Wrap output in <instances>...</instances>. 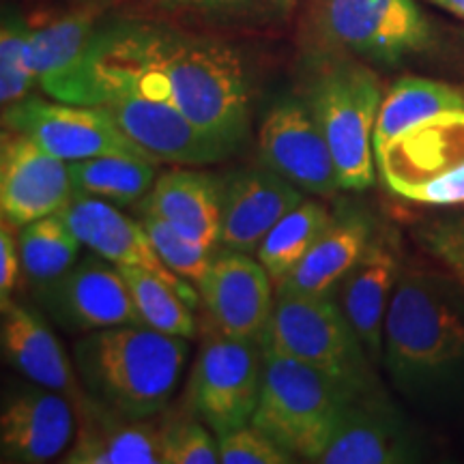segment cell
Masks as SVG:
<instances>
[{
    "mask_svg": "<svg viewBox=\"0 0 464 464\" xmlns=\"http://www.w3.org/2000/svg\"><path fill=\"white\" fill-rule=\"evenodd\" d=\"M95 97L131 89L170 102L208 138L235 150L249 130V73L241 52L216 34L133 15L97 24L84 50Z\"/></svg>",
    "mask_w": 464,
    "mask_h": 464,
    "instance_id": "6da1fadb",
    "label": "cell"
},
{
    "mask_svg": "<svg viewBox=\"0 0 464 464\" xmlns=\"http://www.w3.org/2000/svg\"><path fill=\"white\" fill-rule=\"evenodd\" d=\"M382 363L411 404L437 415L464 411V288L454 277L400 276L385 318Z\"/></svg>",
    "mask_w": 464,
    "mask_h": 464,
    "instance_id": "7a4b0ae2",
    "label": "cell"
},
{
    "mask_svg": "<svg viewBox=\"0 0 464 464\" xmlns=\"http://www.w3.org/2000/svg\"><path fill=\"white\" fill-rule=\"evenodd\" d=\"M188 355L185 338L147 324H119L73 342V365L86 396L130 420H150L166 409Z\"/></svg>",
    "mask_w": 464,
    "mask_h": 464,
    "instance_id": "3957f363",
    "label": "cell"
},
{
    "mask_svg": "<svg viewBox=\"0 0 464 464\" xmlns=\"http://www.w3.org/2000/svg\"><path fill=\"white\" fill-rule=\"evenodd\" d=\"M304 100L332 150L342 189L363 191L376 179L374 127L382 103L379 78L351 56L307 54Z\"/></svg>",
    "mask_w": 464,
    "mask_h": 464,
    "instance_id": "277c9868",
    "label": "cell"
},
{
    "mask_svg": "<svg viewBox=\"0 0 464 464\" xmlns=\"http://www.w3.org/2000/svg\"><path fill=\"white\" fill-rule=\"evenodd\" d=\"M265 353L297 359L351 393L379 387L359 335L334 295H277L263 340Z\"/></svg>",
    "mask_w": 464,
    "mask_h": 464,
    "instance_id": "5b68a950",
    "label": "cell"
},
{
    "mask_svg": "<svg viewBox=\"0 0 464 464\" xmlns=\"http://www.w3.org/2000/svg\"><path fill=\"white\" fill-rule=\"evenodd\" d=\"M314 56L398 65L432 45V24L415 0H314L305 24Z\"/></svg>",
    "mask_w": 464,
    "mask_h": 464,
    "instance_id": "8992f818",
    "label": "cell"
},
{
    "mask_svg": "<svg viewBox=\"0 0 464 464\" xmlns=\"http://www.w3.org/2000/svg\"><path fill=\"white\" fill-rule=\"evenodd\" d=\"M351 398L310 365L265 353L263 390L252 426L290 456L318 462L332 445Z\"/></svg>",
    "mask_w": 464,
    "mask_h": 464,
    "instance_id": "52a82bcc",
    "label": "cell"
},
{
    "mask_svg": "<svg viewBox=\"0 0 464 464\" xmlns=\"http://www.w3.org/2000/svg\"><path fill=\"white\" fill-rule=\"evenodd\" d=\"M374 158L385 188L400 198L430 207L464 205V110L421 121Z\"/></svg>",
    "mask_w": 464,
    "mask_h": 464,
    "instance_id": "ba28073f",
    "label": "cell"
},
{
    "mask_svg": "<svg viewBox=\"0 0 464 464\" xmlns=\"http://www.w3.org/2000/svg\"><path fill=\"white\" fill-rule=\"evenodd\" d=\"M260 342L230 338L207 321L188 385V409L224 437L252 423L263 390Z\"/></svg>",
    "mask_w": 464,
    "mask_h": 464,
    "instance_id": "9c48e42d",
    "label": "cell"
},
{
    "mask_svg": "<svg viewBox=\"0 0 464 464\" xmlns=\"http://www.w3.org/2000/svg\"><path fill=\"white\" fill-rule=\"evenodd\" d=\"M3 127L26 133L39 147L69 164L103 155L150 158L119 130L112 116L100 106L54 103L28 95L14 106L3 108Z\"/></svg>",
    "mask_w": 464,
    "mask_h": 464,
    "instance_id": "30bf717a",
    "label": "cell"
},
{
    "mask_svg": "<svg viewBox=\"0 0 464 464\" xmlns=\"http://www.w3.org/2000/svg\"><path fill=\"white\" fill-rule=\"evenodd\" d=\"M258 161L304 194L332 198L342 189L332 150L304 97H282L265 114Z\"/></svg>",
    "mask_w": 464,
    "mask_h": 464,
    "instance_id": "8fae6325",
    "label": "cell"
},
{
    "mask_svg": "<svg viewBox=\"0 0 464 464\" xmlns=\"http://www.w3.org/2000/svg\"><path fill=\"white\" fill-rule=\"evenodd\" d=\"M34 297L63 332L82 335L119 324H142L119 266L91 252Z\"/></svg>",
    "mask_w": 464,
    "mask_h": 464,
    "instance_id": "7c38bea8",
    "label": "cell"
},
{
    "mask_svg": "<svg viewBox=\"0 0 464 464\" xmlns=\"http://www.w3.org/2000/svg\"><path fill=\"white\" fill-rule=\"evenodd\" d=\"M95 106L106 110L119 130L155 161L216 164L230 150L200 131L177 106L131 89L103 92Z\"/></svg>",
    "mask_w": 464,
    "mask_h": 464,
    "instance_id": "4fadbf2b",
    "label": "cell"
},
{
    "mask_svg": "<svg viewBox=\"0 0 464 464\" xmlns=\"http://www.w3.org/2000/svg\"><path fill=\"white\" fill-rule=\"evenodd\" d=\"M75 194L69 161L39 147L26 133L3 127L0 208L15 228L61 211Z\"/></svg>",
    "mask_w": 464,
    "mask_h": 464,
    "instance_id": "5bb4252c",
    "label": "cell"
},
{
    "mask_svg": "<svg viewBox=\"0 0 464 464\" xmlns=\"http://www.w3.org/2000/svg\"><path fill=\"white\" fill-rule=\"evenodd\" d=\"M73 400L24 379L3 393L0 460L44 464L65 456L75 437Z\"/></svg>",
    "mask_w": 464,
    "mask_h": 464,
    "instance_id": "9a60e30c",
    "label": "cell"
},
{
    "mask_svg": "<svg viewBox=\"0 0 464 464\" xmlns=\"http://www.w3.org/2000/svg\"><path fill=\"white\" fill-rule=\"evenodd\" d=\"M207 321L230 338L260 342L274 312V280L246 252L218 249L196 284Z\"/></svg>",
    "mask_w": 464,
    "mask_h": 464,
    "instance_id": "2e32d148",
    "label": "cell"
},
{
    "mask_svg": "<svg viewBox=\"0 0 464 464\" xmlns=\"http://www.w3.org/2000/svg\"><path fill=\"white\" fill-rule=\"evenodd\" d=\"M426 458L421 434L381 387L348 400L321 464H404Z\"/></svg>",
    "mask_w": 464,
    "mask_h": 464,
    "instance_id": "e0dca14e",
    "label": "cell"
},
{
    "mask_svg": "<svg viewBox=\"0 0 464 464\" xmlns=\"http://www.w3.org/2000/svg\"><path fill=\"white\" fill-rule=\"evenodd\" d=\"M58 216L65 219L82 246L97 256L110 260L116 266H140L160 276L181 295L191 310L202 304L200 293L191 286L189 280L168 269L164 260L158 256L140 219H131L121 213L112 202L75 189L72 200L58 211Z\"/></svg>",
    "mask_w": 464,
    "mask_h": 464,
    "instance_id": "ac0fdd59",
    "label": "cell"
},
{
    "mask_svg": "<svg viewBox=\"0 0 464 464\" xmlns=\"http://www.w3.org/2000/svg\"><path fill=\"white\" fill-rule=\"evenodd\" d=\"M304 200V191L265 166L230 174L224 181L219 249L256 252L266 232Z\"/></svg>",
    "mask_w": 464,
    "mask_h": 464,
    "instance_id": "d6986e66",
    "label": "cell"
},
{
    "mask_svg": "<svg viewBox=\"0 0 464 464\" xmlns=\"http://www.w3.org/2000/svg\"><path fill=\"white\" fill-rule=\"evenodd\" d=\"M398 249L385 232L374 235L362 258L338 284V305L353 324L362 344L372 357L382 362V335L392 295L400 280Z\"/></svg>",
    "mask_w": 464,
    "mask_h": 464,
    "instance_id": "ffe728a7",
    "label": "cell"
},
{
    "mask_svg": "<svg viewBox=\"0 0 464 464\" xmlns=\"http://www.w3.org/2000/svg\"><path fill=\"white\" fill-rule=\"evenodd\" d=\"M75 437L65 464H161V428L130 420L84 396L75 402Z\"/></svg>",
    "mask_w": 464,
    "mask_h": 464,
    "instance_id": "44dd1931",
    "label": "cell"
},
{
    "mask_svg": "<svg viewBox=\"0 0 464 464\" xmlns=\"http://www.w3.org/2000/svg\"><path fill=\"white\" fill-rule=\"evenodd\" d=\"M0 307V346L5 362L26 381L78 402L84 396V390H80L75 381V365L63 351L45 318L31 305L17 304L14 299Z\"/></svg>",
    "mask_w": 464,
    "mask_h": 464,
    "instance_id": "7402d4cb",
    "label": "cell"
},
{
    "mask_svg": "<svg viewBox=\"0 0 464 464\" xmlns=\"http://www.w3.org/2000/svg\"><path fill=\"white\" fill-rule=\"evenodd\" d=\"M222 207L224 181L213 174L177 168L155 179L138 211L158 216L205 247L219 249Z\"/></svg>",
    "mask_w": 464,
    "mask_h": 464,
    "instance_id": "603a6c76",
    "label": "cell"
},
{
    "mask_svg": "<svg viewBox=\"0 0 464 464\" xmlns=\"http://www.w3.org/2000/svg\"><path fill=\"white\" fill-rule=\"evenodd\" d=\"M370 213L344 207L334 216L314 246L276 286L277 295H334L338 284L374 239Z\"/></svg>",
    "mask_w": 464,
    "mask_h": 464,
    "instance_id": "cb8c5ba5",
    "label": "cell"
},
{
    "mask_svg": "<svg viewBox=\"0 0 464 464\" xmlns=\"http://www.w3.org/2000/svg\"><path fill=\"white\" fill-rule=\"evenodd\" d=\"M297 0H147L144 17L185 28H265L282 24Z\"/></svg>",
    "mask_w": 464,
    "mask_h": 464,
    "instance_id": "d4e9b609",
    "label": "cell"
},
{
    "mask_svg": "<svg viewBox=\"0 0 464 464\" xmlns=\"http://www.w3.org/2000/svg\"><path fill=\"white\" fill-rule=\"evenodd\" d=\"M448 110H464V95L454 86L406 75L382 97L374 127V155L411 127Z\"/></svg>",
    "mask_w": 464,
    "mask_h": 464,
    "instance_id": "484cf974",
    "label": "cell"
},
{
    "mask_svg": "<svg viewBox=\"0 0 464 464\" xmlns=\"http://www.w3.org/2000/svg\"><path fill=\"white\" fill-rule=\"evenodd\" d=\"M97 17L100 14L95 11L75 7L42 26H31L24 58L34 84H42L65 72L82 56L100 24Z\"/></svg>",
    "mask_w": 464,
    "mask_h": 464,
    "instance_id": "4316f807",
    "label": "cell"
},
{
    "mask_svg": "<svg viewBox=\"0 0 464 464\" xmlns=\"http://www.w3.org/2000/svg\"><path fill=\"white\" fill-rule=\"evenodd\" d=\"M158 164L160 161L144 155H103L72 161L69 170L78 191L97 196L116 207H131L153 188Z\"/></svg>",
    "mask_w": 464,
    "mask_h": 464,
    "instance_id": "83f0119b",
    "label": "cell"
},
{
    "mask_svg": "<svg viewBox=\"0 0 464 464\" xmlns=\"http://www.w3.org/2000/svg\"><path fill=\"white\" fill-rule=\"evenodd\" d=\"M22 277L33 290L48 286L78 263L82 241L58 213L22 226L17 232Z\"/></svg>",
    "mask_w": 464,
    "mask_h": 464,
    "instance_id": "f1b7e54d",
    "label": "cell"
},
{
    "mask_svg": "<svg viewBox=\"0 0 464 464\" xmlns=\"http://www.w3.org/2000/svg\"><path fill=\"white\" fill-rule=\"evenodd\" d=\"M332 219L334 213L321 202L304 200L266 232L256 249V258L276 286L299 265Z\"/></svg>",
    "mask_w": 464,
    "mask_h": 464,
    "instance_id": "f546056e",
    "label": "cell"
},
{
    "mask_svg": "<svg viewBox=\"0 0 464 464\" xmlns=\"http://www.w3.org/2000/svg\"><path fill=\"white\" fill-rule=\"evenodd\" d=\"M119 271L130 288L142 324L158 329L161 334L177 335V338H194V310L185 304L170 284L140 266H119Z\"/></svg>",
    "mask_w": 464,
    "mask_h": 464,
    "instance_id": "4dcf8cb0",
    "label": "cell"
},
{
    "mask_svg": "<svg viewBox=\"0 0 464 464\" xmlns=\"http://www.w3.org/2000/svg\"><path fill=\"white\" fill-rule=\"evenodd\" d=\"M138 216H140L138 219H140L144 230H147L155 252L164 260L168 269H172L174 274L185 277V280L198 284L218 249L205 247L202 243L181 235L174 226L160 219L158 216H150V213L142 211H138Z\"/></svg>",
    "mask_w": 464,
    "mask_h": 464,
    "instance_id": "1f68e13d",
    "label": "cell"
},
{
    "mask_svg": "<svg viewBox=\"0 0 464 464\" xmlns=\"http://www.w3.org/2000/svg\"><path fill=\"white\" fill-rule=\"evenodd\" d=\"M31 24L15 11H5L0 28V103L14 106L28 97L34 86L33 75L26 69V42Z\"/></svg>",
    "mask_w": 464,
    "mask_h": 464,
    "instance_id": "d6a6232c",
    "label": "cell"
},
{
    "mask_svg": "<svg viewBox=\"0 0 464 464\" xmlns=\"http://www.w3.org/2000/svg\"><path fill=\"white\" fill-rule=\"evenodd\" d=\"M161 428V464H218V437L194 413L168 420Z\"/></svg>",
    "mask_w": 464,
    "mask_h": 464,
    "instance_id": "836d02e7",
    "label": "cell"
},
{
    "mask_svg": "<svg viewBox=\"0 0 464 464\" xmlns=\"http://www.w3.org/2000/svg\"><path fill=\"white\" fill-rule=\"evenodd\" d=\"M415 241L464 288V218L443 216L423 222Z\"/></svg>",
    "mask_w": 464,
    "mask_h": 464,
    "instance_id": "e575fe53",
    "label": "cell"
},
{
    "mask_svg": "<svg viewBox=\"0 0 464 464\" xmlns=\"http://www.w3.org/2000/svg\"><path fill=\"white\" fill-rule=\"evenodd\" d=\"M218 448L222 464H290L297 460L252 423L219 437Z\"/></svg>",
    "mask_w": 464,
    "mask_h": 464,
    "instance_id": "d590c367",
    "label": "cell"
},
{
    "mask_svg": "<svg viewBox=\"0 0 464 464\" xmlns=\"http://www.w3.org/2000/svg\"><path fill=\"white\" fill-rule=\"evenodd\" d=\"M14 228V224L3 219V226H0V305L9 304L17 277L22 274L20 247H17V235Z\"/></svg>",
    "mask_w": 464,
    "mask_h": 464,
    "instance_id": "8d00e7d4",
    "label": "cell"
},
{
    "mask_svg": "<svg viewBox=\"0 0 464 464\" xmlns=\"http://www.w3.org/2000/svg\"><path fill=\"white\" fill-rule=\"evenodd\" d=\"M73 3H75V7H84V9L95 11V14H103L106 9L119 5L121 0H73Z\"/></svg>",
    "mask_w": 464,
    "mask_h": 464,
    "instance_id": "74e56055",
    "label": "cell"
},
{
    "mask_svg": "<svg viewBox=\"0 0 464 464\" xmlns=\"http://www.w3.org/2000/svg\"><path fill=\"white\" fill-rule=\"evenodd\" d=\"M428 3L437 5V7L450 11V14H454L464 20V0H428Z\"/></svg>",
    "mask_w": 464,
    "mask_h": 464,
    "instance_id": "f35d334b",
    "label": "cell"
}]
</instances>
